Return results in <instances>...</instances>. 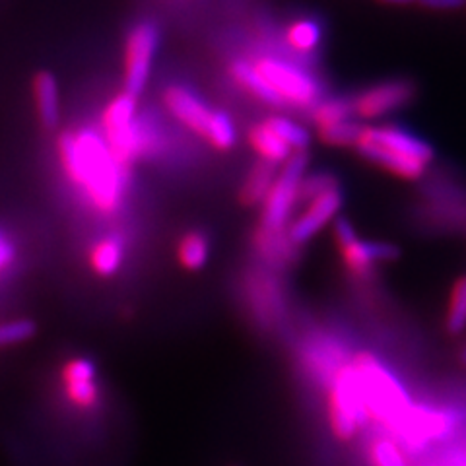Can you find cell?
<instances>
[{"label": "cell", "mask_w": 466, "mask_h": 466, "mask_svg": "<svg viewBox=\"0 0 466 466\" xmlns=\"http://www.w3.org/2000/svg\"><path fill=\"white\" fill-rule=\"evenodd\" d=\"M416 96V86L408 80H390L361 92L352 101V111L363 121H375L406 107Z\"/></svg>", "instance_id": "10"}, {"label": "cell", "mask_w": 466, "mask_h": 466, "mask_svg": "<svg viewBox=\"0 0 466 466\" xmlns=\"http://www.w3.org/2000/svg\"><path fill=\"white\" fill-rule=\"evenodd\" d=\"M381 3H385V5H410V3H416V0H381Z\"/></svg>", "instance_id": "33"}, {"label": "cell", "mask_w": 466, "mask_h": 466, "mask_svg": "<svg viewBox=\"0 0 466 466\" xmlns=\"http://www.w3.org/2000/svg\"><path fill=\"white\" fill-rule=\"evenodd\" d=\"M56 148L68 179L84 188L99 212L113 214L119 210L127 175L104 138L94 130L65 133L58 138Z\"/></svg>", "instance_id": "1"}, {"label": "cell", "mask_w": 466, "mask_h": 466, "mask_svg": "<svg viewBox=\"0 0 466 466\" xmlns=\"http://www.w3.org/2000/svg\"><path fill=\"white\" fill-rule=\"evenodd\" d=\"M340 208H342V193L339 187H332L329 191L308 200V207H305V210L298 216V220H294L289 226V231H288L289 243L303 245L311 241L327 224L337 220Z\"/></svg>", "instance_id": "11"}, {"label": "cell", "mask_w": 466, "mask_h": 466, "mask_svg": "<svg viewBox=\"0 0 466 466\" xmlns=\"http://www.w3.org/2000/svg\"><path fill=\"white\" fill-rule=\"evenodd\" d=\"M157 49V29L150 22L133 27L125 47V92L138 97L150 80L152 58Z\"/></svg>", "instance_id": "8"}, {"label": "cell", "mask_w": 466, "mask_h": 466, "mask_svg": "<svg viewBox=\"0 0 466 466\" xmlns=\"http://www.w3.org/2000/svg\"><path fill=\"white\" fill-rule=\"evenodd\" d=\"M366 404L361 399L360 381L352 361L339 368L329 381V421L332 433L342 441L352 437L366 426Z\"/></svg>", "instance_id": "4"}, {"label": "cell", "mask_w": 466, "mask_h": 466, "mask_svg": "<svg viewBox=\"0 0 466 466\" xmlns=\"http://www.w3.org/2000/svg\"><path fill=\"white\" fill-rule=\"evenodd\" d=\"M363 125L354 119H348L342 123H334L327 127L317 128L319 140L327 146H337V148H348V146H356Z\"/></svg>", "instance_id": "23"}, {"label": "cell", "mask_w": 466, "mask_h": 466, "mask_svg": "<svg viewBox=\"0 0 466 466\" xmlns=\"http://www.w3.org/2000/svg\"><path fill=\"white\" fill-rule=\"evenodd\" d=\"M255 68L272 90L284 99V104L311 107L319 97V86L315 80L296 66L276 61V58H260L255 63Z\"/></svg>", "instance_id": "7"}, {"label": "cell", "mask_w": 466, "mask_h": 466, "mask_svg": "<svg viewBox=\"0 0 466 466\" xmlns=\"http://www.w3.org/2000/svg\"><path fill=\"white\" fill-rule=\"evenodd\" d=\"M229 72L233 80H236L243 90H247L249 94H253L257 99L265 101L267 106L272 107H284V99L276 94L272 87L268 86V82L260 76V72L255 68V65H249L245 61H238L229 66Z\"/></svg>", "instance_id": "17"}, {"label": "cell", "mask_w": 466, "mask_h": 466, "mask_svg": "<svg viewBox=\"0 0 466 466\" xmlns=\"http://www.w3.org/2000/svg\"><path fill=\"white\" fill-rule=\"evenodd\" d=\"M332 187H339V183L329 173H315V175H311V177H303L299 183L298 200L308 202L313 197L329 191V188H332Z\"/></svg>", "instance_id": "29"}, {"label": "cell", "mask_w": 466, "mask_h": 466, "mask_svg": "<svg viewBox=\"0 0 466 466\" xmlns=\"http://www.w3.org/2000/svg\"><path fill=\"white\" fill-rule=\"evenodd\" d=\"M339 251L346 268L354 276H366L379 262H390L400 255L397 245L383 241H361L360 238L339 247Z\"/></svg>", "instance_id": "12"}, {"label": "cell", "mask_w": 466, "mask_h": 466, "mask_svg": "<svg viewBox=\"0 0 466 466\" xmlns=\"http://www.w3.org/2000/svg\"><path fill=\"white\" fill-rule=\"evenodd\" d=\"M352 366L358 375L368 418L385 428H390L412 404L404 387L385 368V363L370 352L358 354L352 360Z\"/></svg>", "instance_id": "3"}, {"label": "cell", "mask_w": 466, "mask_h": 466, "mask_svg": "<svg viewBox=\"0 0 466 466\" xmlns=\"http://www.w3.org/2000/svg\"><path fill=\"white\" fill-rule=\"evenodd\" d=\"M453 418L445 412L410 404L408 410L387 430L395 437H399L400 441L418 447L428 441L440 440V437H445L453 430Z\"/></svg>", "instance_id": "9"}, {"label": "cell", "mask_w": 466, "mask_h": 466, "mask_svg": "<svg viewBox=\"0 0 466 466\" xmlns=\"http://www.w3.org/2000/svg\"><path fill=\"white\" fill-rule=\"evenodd\" d=\"M35 334V323L27 319L10 320V323L0 325V346H12L29 340Z\"/></svg>", "instance_id": "28"}, {"label": "cell", "mask_w": 466, "mask_h": 466, "mask_svg": "<svg viewBox=\"0 0 466 466\" xmlns=\"http://www.w3.org/2000/svg\"><path fill=\"white\" fill-rule=\"evenodd\" d=\"M123 243L116 238L99 239L90 251V265L97 276H113L123 265Z\"/></svg>", "instance_id": "19"}, {"label": "cell", "mask_w": 466, "mask_h": 466, "mask_svg": "<svg viewBox=\"0 0 466 466\" xmlns=\"http://www.w3.org/2000/svg\"><path fill=\"white\" fill-rule=\"evenodd\" d=\"M309 157L308 152H294L282 169L276 175L272 187L262 200V220L260 229L267 233H282L291 210H294L299 193V183L308 171Z\"/></svg>", "instance_id": "5"}, {"label": "cell", "mask_w": 466, "mask_h": 466, "mask_svg": "<svg viewBox=\"0 0 466 466\" xmlns=\"http://www.w3.org/2000/svg\"><path fill=\"white\" fill-rule=\"evenodd\" d=\"M208 255H210L208 241L202 233H197V231L187 233L177 245V260L179 265L187 270H200L204 265H207Z\"/></svg>", "instance_id": "20"}, {"label": "cell", "mask_w": 466, "mask_h": 466, "mask_svg": "<svg viewBox=\"0 0 466 466\" xmlns=\"http://www.w3.org/2000/svg\"><path fill=\"white\" fill-rule=\"evenodd\" d=\"M63 383L66 399L78 408H92L99 399L96 381V366L86 358L68 360L63 368Z\"/></svg>", "instance_id": "13"}, {"label": "cell", "mask_w": 466, "mask_h": 466, "mask_svg": "<svg viewBox=\"0 0 466 466\" xmlns=\"http://www.w3.org/2000/svg\"><path fill=\"white\" fill-rule=\"evenodd\" d=\"M418 3L430 10H457L466 5V0H418Z\"/></svg>", "instance_id": "31"}, {"label": "cell", "mask_w": 466, "mask_h": 466, "mask_svg": "<svg viewBox=\"0 0 466 466\" xmlns=\"http://www.w3.org/2000/svg\"><path fill=\"white\" fill-rule=\"evenodd\" d=\"M332 233H334V241H337V247H342L358 238L354 226L350 224V220H346V218H337V220H334Z\"/></svg>", "instance_id": "30"}, {"label": "cell", "mask_w": 466, "mask_h": 466, "mask_svg": "<svg viewBox=\"0 0 466 466\" xmlns=\"http://www.w3.org/2000/svg\"><path fill=\"white\" fill-rule=\"evenodd\" d=\"M276 175H279L276 173V164L260 159V162L249 171V175H247V179L241 187L239 198L245 207H255V204H260L265 200Z\"/></svg>", "instance_id": "18"}, {"label": "cell", "mask_w": 466, "mask_h": 466, "mask_svg": "<svg viewBox=\"0 0 466 466\" xmlns=\"http://www.w3.org/2000/svg\"><path fill=\"white\" fill-rule=\"evenodd\" d=\"M202 138H207L212 148L220 150V152H228L229 148H233V144H236L238 133H236V127H233L231 119L226 113L212 111L207 133H204Z\"/></svg>", "instance_id": "24"}, {"label": "cell", "mask_w": 466, "mask_h": 466, "mask_svg": "<svg viewBox=\"0 0 466 466\" xmlns=\"http://www.w3.org/2000/svg\"><path fill=\"white\" fill-rule=\"evenodd\" d=\"M247 138H249L251 148L260 159H265V162H270L276 166L288 162L291 154H294V150H291L279 135L272 133L265 123L251 127Z\"/></svg>", "instance_id": "16"}, {"label": "cell", "mask_w": 466, "mask_h": 466, "mask_svg": "<svg viewBox=\"0 0 466 466\" xmlns=\"http://www.w3.org/2000/svg\"><path fill=\"white\" fill-rule=\"evenodd\" d=\"M354 148L363 159L408 181L420 179L433 162V150L426 140L392 125L363 127Z\"/></svg>", "instance_id": "2"}, {"label": "cell", "mask_w": 466, "mask_h": 466, "mask_svg": "<svg viewBox=\"0 0 466 466\" xmlns=\"http://www.w3.org/2000/svg\"><path fill=\"white\" fill-rule=\"evenodd\" d=\"M34 101L41 125L55 128L61 119V106H58V84L49 70H39L32 82Z\"/></svg>", "instance_id": "15"}, {"label": "cell", "mask_w": 466, "mask_h": 466, "mask_svg": "<svg viewBox=\"0 0 466 466\" xmlns=\"http://www.w3.org/2000/svg\"><path fill=\"white\" fill-rule=\"evenodd\" d=\"M265 125L272 130V133L279 135L294 152H308L311 138H309L308 130H305L301 125L289 121V119H286V116H280V115L268 116Z\"/></svg>", "instance_id": "21"}, {"label": "cell", "mask_w": 466, "mask_h": 466, "mask_svg": "<svg viewBox=\"0 0 466 466\" xmlns=\"http://www.w3.org/2000/svg\"><path fill=\"white\" fill-rule=\"evenodd\" d=\"M370 455L373 466H408L400 445L390 437H379L371 445Z\"/></svg>", "instance_id": "27"}, {"label": "cell", "mask_w": 466, "mask_h": 466, "mask_svg": "<svg viewBox=\"0 0 466 466\" xmlns=\"http://www.w3.org/2000/svg\"><path fill=\"white\" fill-rule=\"evenodd\" d=\"M137 111V97L127 92L115 96L101 116L106 128V142L113 157L127 167L140 152V140L133 125Z\"/></svg>", "instance_id": "6"}, {"label": "cell", "mask_w": 466, "mask_h": 466, "mask_svg": "<svg viewBox=\"0 0 466 466\" xmlns=\"http://www.w3.org/2000/svg\"><path fill=\"white\" fill-rule=\"evenodd\" d=\"M352 101L348 99H329L325 104H319L313 109V123L319 127H327L334 123H342L352 119Z\"/></svg>", "instance_id": "26"}, {"label": "cell", "mask_w": 466, "mask_h": 466, "mask_svg": "<svg viewBox=\"0 0 466 466\" xmlns=\"http://www.w3.org/2000/svg\"><path fill=\"white\" fill-rule=\"evenodd\" d=\"M459 358H461V361L466 366V346L461 350V356H459Z\"/></svg>", "instance_id": "34"}, {"label": "cell", "mask_w": 466, "mask_h": 466, "mask_svg": "<svg viewBox=\"0 0 466 466\" xmlns=\"http://www.w3.org/2000/svg\"><path fill=\"white\" fill-rule=\"evenodd\" d=\"M445 329L449 334H461L466 329V276H461L453 288H451Z\"/></svg>", "instance_id": "22"}, {"label": "cell", "mask_w": 466, "mask_h": 466, "mask_svg": "<svg viewBox=\"0 0 466 466\" xmlns=\"http://www.w3.org/2000/svg\"><path fill=\"white\" fill-rule=\"evenodd\" d=\"M164 104L175 119L191 128L193 133H197L198 137H204V133H207L212 109L204 106L193 92L187 90V87L183 86L167 87L164 94Z\"/></svg>", "instance_id": "14"}, {"label": "cell", "mask_w": 466, "mask_h": 466, "mask_svg": "<svg viewBox=\"0 0 466 466\" xmlns=\"http://www.w3.org/2000/svg\"><path fill=\"white\" fill-rule=\"evenodd\" d=\"M286 41L291 49L308 53L313 51L320 41V27L311 20L294 22L286 32Z\"/></svg>", "instance_id": "25"}, {"label": "cell", "mask_w": 466, "mask_h": 466, "mask_svg": "<svg viewBox=\"0 0 466 466\" xmlns=\"http://www.w3.org/2000/svg\"><path fill=\"white\" fill-rule=\"evenodd\" d=\"M14 257H16V251H14L12 243L5 236H0V270L8 267Z\"/></svg>", "instance_id": "32"}]
</instances>
